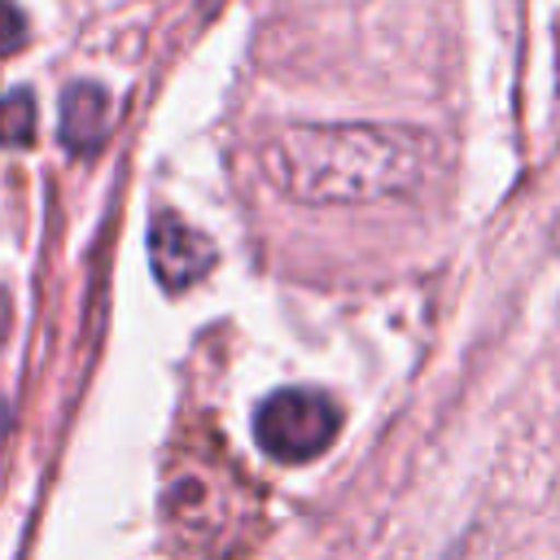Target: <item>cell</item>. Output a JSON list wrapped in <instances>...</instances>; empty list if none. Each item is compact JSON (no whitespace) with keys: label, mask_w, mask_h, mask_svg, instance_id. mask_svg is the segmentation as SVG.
<instances>
[{"label":"cell","mask_w":560,"mask_h":560,"mask_svg":"<svg viewBox=\"0 0 560 560\" xmlns=\"http://www.w3.org/2000/svg\"><path fill=\"white\" fill-rule=\"evenodd\" d=\"M232 472L236 468H219V477H206V464L171 472L166 516L179 529V538L206 551H223L228 542L245 534V516H254V503H249V490H241Z\"/></svg>","instance_id":"2"},{"label":"cell","mask_w":560,"mask_h":560,"mask_svg":"<svg viewBox=\"0 0 560 560\" xmlns=\"http://www.w3.org/2000/svg\"><path fill=\"white\" fill-rule=\"evenodd\" d=\"M429 144L394 122H298L267 140L271 184L302 206H363L420 184Z\"/></svg>","instance_id":"1"},{"label":"cell","mask_w":560,"mask_h":560,"mask_svg":"<svg viewBox=\"0 0 560 560\" xmlns=\"http://www.w3.org/2000/svg\"><path fill=\"white\" fill-rule=\"evenodd\" d=\"M9 324H13V302H9V293L0 289V341L9 337Z\"/></svg>","instance_id":"8"},{"label":"cell","mask_w":560,"mask_h":560,"mask_svg":"<svg viewBox=\"0 0 560 560\" xmlns=\"http://www.w3.org/2000/svg\"><path fill=\"white\" fill-rule=\"evenodd\" d=\"M149 262L166 289H188L214 267V245L175 210H158L149 228Z\"/></svg>","instance_id":"4"},{"label":"cell","mask_w":560,"mask_h":560,"mask_svg":"<svg viewBox=\"0 0 560 560\" xmlns=\"http://www.w3.org/2000/svg\"><path fill=\"white\" fill-rule=\"evenodd\" d=\"M109 118H114V109H109V92L101 83L79 79L61 92V140L70 153L96 149L109 136Z\"/></svg>","instance_id":"5"},{"label":"cell","mask_w":560,"mask_h":560,"mask_svg":"<svg viewBox=\"0 0 560 560\" xmlns=\"http://www.w3.org/2000/svg\"><path fill=\"white\" fill-rule=\"evenodd\" d=\"M35 140V96L26 88L0 92V144H31Z\"/></svg>","instance_id":"6"},{"label":"cell","mask_w":560,"mask_h":560,"mask_svg":"<svg viewBox=\"0 0 560 560\" xmlns=\"http://www.w3.org/2000/svg\"><path fill=\"white\" fill-rule=\"evenodd\" d=\"M26 39V18L13 0H0V57H9L13 48H22Z\"/></svg>","instance_id":"7"},{"label":"cell","mask_w":560,"mask_h":560,"mask_svg":"<svg viewBox=\"0 0 560 560\" xmlns=\"http://www.w3.org/2000/svg\"><path fill=\"white\" fill-rule=\"evenodd\" d=\"M341 433V407L332 394L311 385L276 389L254 411V438L258 446L280 464H306L324 455Z\"/></svg>","instance_id":"3"}]
</instances>
